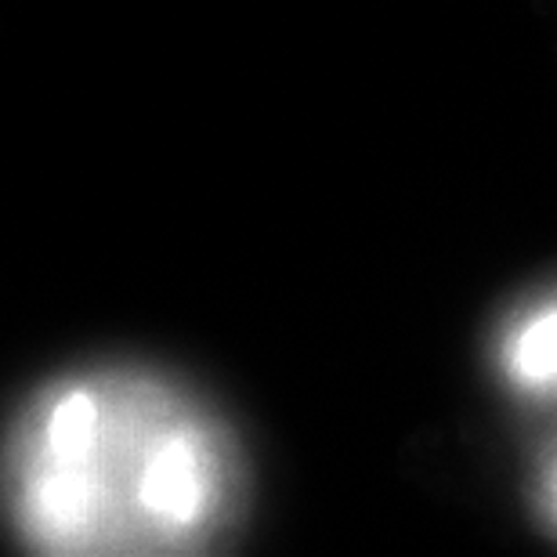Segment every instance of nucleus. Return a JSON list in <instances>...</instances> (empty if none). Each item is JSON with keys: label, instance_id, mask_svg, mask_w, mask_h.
Here are the masks:
<instances>
[{"label": "nucleus", "instance_id": "1", "mask_svg": "<svg viewBox=\"0 0 557 557\" xmlns=\"http://www.w3.org/2000/svg\"><path fill=\"white\" fill-rule=\"evenodd\" d=\"M510 370L525 384L557 381V308L532 319L510 348Z\"/></svg>", "mask_w": 557, "mask_h": 557}]
</instances>
